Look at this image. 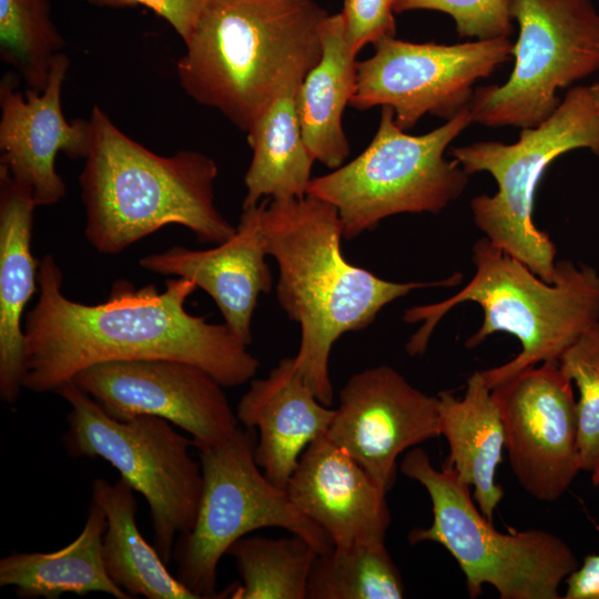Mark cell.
<instances>
[{"mask_svg": "<svg viewBox=\"0 0 599 599\" xmlns=\"http://www.w3.org/2000/svg\"><path fill=\"white\" fill-rule=\"evenodd\" d=\"M264 203L243 209L235 234L213 248L173 246L139 261L149 272L185 278L206 292L227 327L247 346L258 296L273 285L261 236Z\"/></svg>", "mask_w": 599, "mask_h": 599, "instance_id": "cell-18", "label": "cell"}, {"mask_svg": "<svg viewBox=\"0 0 599 599\" xmlns=\"http://www.w3.org/2000/svg\"><path fill=\"white\" fill-rule=\"evenodd\" d=\"M435 10L449 14L460 38L488 40L512 33L507 0H396L395 13Z\"/></svg>", "mask_w": 599, "mask_h": 599, "instance_id": "cell-30", "label": "cell"}, {"mask_svg": "<svg viewBox=\"0 0 599 599\" xmlns=\"http://www.w3.org/2000/svg\"><path fill=\"white\" fill-rule=\"evenodd\" d=\"M405 586L385 542L334 547L317 554L306 599H400Z\"/></svg>", "mask_w": 599, "mask_h": 599, "instance_id": "cell-27", "label": "cell"}, {"mask_svg": "<svg viewBox=\"0 0 599 599\" xmlns=\"http://www.w3.org/2000/svg\"><path fill=\"white\" fill-rule=\"evenodd\" d=\"M471 123L466 106L429 133L410 135L396 124L393 109L382 106L367 148L349 163L312 179L307 195L337 209L345 240L395 214L438 213L468 185L469 175L444 154Z\"/></svg>", "mask_w": 599, "mask_h": 599, "instance_id": "cell-8", "label": "cell"}, {"mask_svg": "<svg viewBox=\"0 0 599 599\" xmlns=\"http://www.w3.org/2000/svg\"><path fill=\"white\" fill-rule=\"evenodd\" d=\"M519 26L515 65L502 84L474 89L473 122L535 128L561 100L557 91L599 70V12L591 0H507Z\"/></svg>", "mask_w": 599, "mask_h": 599, "instance_id": "cell-11", "label": "cell"}, {"mask_svg": "<svg viewBox=\"0 0 599 599\" xmlns=\"http://www.w3.org/2000/svg\"><path fill=\"white\" fill-rule=\"evenodd\" d=\"M326 436L387 493L398 456L440 436L439 400L390 366L370 367L351 376L339 390Z\"/></svg>", "mask_w": 599, "mask_h": 599, "instance_id": "cell-15", "label": "cell"}, {"mask_svg": "<svg viewBox=\"0 0 599 599\" xmlns=\"http://www.w3.org/2000/svg\"><path fill=\"white\" fill-rule=\"evenodd\" d=\"M64 45L49 0H0V57L28 89H45L51 64Z\"/></svg>", "mask_w": 599, "mask_h": 599, "instance_id": "cell-28", "label": "cell"}, {"mask_svg": "<svg viewBox=\"0 0 599 599\" xmlns=\"http://www.w3.org/2000/svg\"><path fill=\"white\" fill-rule=\"evenodd\" d=\"M63 274L51 254L39 260L38 298L23 329V388L55 392L82 369L105 362L166 358L195 365L224 387L252 380L260 362L224 324L190 314L197 288L182 277L163 291L116 281L108 298L83 304L62 293Z\"/></svg>", "mask_w": 599, "mask_h": 599, "instance_id": "cell-1", "label": "cell"}, {"mask_svg": "<svg viewBox=\"0 0 599 599\" xmlns=\"http://www.w3.org/2000/svg\"><path fill=\"white\" fill-rule=\"evenodd\" d=\"M565 582V599H599V554L587 556Z\"/></svg>", "mask_w": 599, "mask_h": 599, "instance_id": "cell-33", "label": "cell"}, {"mask_svg": "<svg viewBox=\"0 0 599 599\" xmlns=\"http://www.w3.org/2000/svg\"><path fill=\"white\" fill-rule=\"evenodd\" d=\"M396 0H344L342 16L349 43L357 54L366 44L395 37Z\"/></svg>", "mask_w": 599, "mask_h": 599, "instance_id": "cell-31", "label": "cell"}, {"mask_svg": "<svg viewBox=\"0 0 599 599\" xmlns=\"http://www.w3.org/2000/svg\"><path fill=\"white\" fill-rule=\"evenodd\" d=\"M473 262L475 274L459 292L405 311V322H422L406 345L409 355L425 353L436 325L451 308L477 303L484 318L465 342L467 348L479 346L498 332L515 336L521 346L511 361L483 370L491 389L527 368L558 363L562 353L599 322V273L588 264L557 261L554 280L547 282L486 236L475 242Z\"/></svg>", "mask_w": 599, "mask_h": 599, "instance_id": "cell-5", "label": "cell"}, {"mask_svg": "<svg viewBox=\"0 0 599 599\" xmlns=\"http://www.w3.org/2000/svg\"><path fill=\"white\" fill-rule=\"evenodd\" d=\"M106 517L91 499L79 537L53 552H17L0 560V586L13 587L24 599H58L63 593L87 596L104 592L116 599H131L109 577L102 558Z\"/></svg>", "mask_w": 599, "mask_h": 599, "instance_id": "cell-23", "label": "cell"}, {"mask_svg": "<svg viewBox=\"0 0 599 599\" xmlns=\"http://www.w3.org/2000/svg\"><path fill=\"white\" fill-rule=\"evenodd\" d=\"M327 16L314 0H209L177 61L180 85L247 132L319 61Z\"/></svg>", "mask_w": 599, "mask_h": 599, "instance_id": "cell-3", "label": "cell"}, {"mask_svg": "<svg viewBox=\"0 0 599 599\" xmlns=\"http://www.w3.org/2000/svg\"><path fill=\"white\" fill-rule=\"evenodd\" d=\"M399 469L426 489L433 509L432 525L412 529L409 544L441 545L459 565L470 598L485 585L500 599L562 598L561 583L579 567L565 540L542 529L498 531L474 504L469 486L451 467L436 469L423 448L407 451Z\"/></svg>", "mask_w": 599, "mask_h": 599, "instance_id": "cell-6", "label": "cell"}, {"mask_svg": "<svg viewBox=\"0 0 599 599\" xmlns=\"http://www.w3.org/2000/svg\"><path fill=\"white\" fill-rule=\"evenodd\" d=\"M261 236L277 263V301L301 326L296 369L326 406L333 404L329 355L344 333L367 327L384 306L414 290L453 286L461 278L455 274L438 282L397 283L353 265L341 250L337 209L307 194L265 200Z\"/></svg>", "mask_w": 599, "mask_h": 599, "instance_id": "cell-2", "label": "cell"}, {"mask_svg": "<svg viewBox=\"0 0 599 599\" xmlns=\"http://www.w3.org/2000/svg\"><path fill=\"white\" fill-rule=\"evenodd\" d=\"M54 393L71 408L63 436L67 451L106 460L144 497L155 548L169 564L177 537L195 522L203 489L201 464L190 455L193 439L156 416L114 419L72 380Z\"/></svg>", "mask_w": 599, "mask_h": 599, "instance_id": "cell-10", "label": "cell"}, {"mask_svg": "<svg viewBox=\"0 0 599 599\" xmlns=\"http://www.w3.org/2000/svg\"><path fill=\"white\" fill-rule=\"evenodd\" d=\"M440 436L448 443L449 455L445 465L451 467L459 479L474 487V498L481 514L490 521L504 496L496 483L498 465L505 448V430L499 408L491 395L483 370L467 379L463 398L451 390H440Z\"/></svg>", "mask_w": 599, "mask_h": 599, "instance_id": "cell-21", "label": "cell"}, {"mask_svg": "<svg viewBox=\"0 0 599 599\" xmlns=\"http://www.w3.org/2000/svg\"><path fill=\"white\" fill-rule=\"evenodd\" d=\"M285 490L334 547L385 542L387 493L326 433L305 448Z\"/></svg>", "mask_w": 599, "mask_h": 599, "instance_id": "cell-17", "label": "cell"}, {"mask_svg": "<svg viewBox=\"0 0 599 599\" xmlns=\"http://www.w3.org/2000/svg\"><path fill=\"white\" fill-rule=\"evenodd\" d=\"M590 93L595 101L597 109L599 110V81L589 87Z\"/></svg>", "mask_w": 599, "mask_h": 599, "instance_id": "cell-34", "label": "cell"}, {"mask_svg": "<svg viewBox=\"0 0 599 599\" xmlns=\"http://www.w3.org/2000/svg\"><path fill=\"white\" fill-rule=\"evenodd\" d=\"M71 380L112 418L151 415L166 419L189 433L195 447L222 439L240 427L224 386L185 362H105L82 369Z\"/></svg>", "mask_w": 599, "mask_h": 599, "instance_id": "cell-14", "label": "cell"}, {"mask_svg": "<svg viewBox=\"0 0 599 599\" xmlns=\"http://www.w3.org/2000/svg\"><path fill=\"white\" fill-rule=\"evenodd\" d=\"M577 149L599 158V110L583 85L570 88L548 119L521 129L512 144L484 141L449 151L468 175L487 172L497 183L495 194L470 202L476 226L547 282L554 280L557 247L534 222L535 193L551 162Z\"/></svg>", "mask_w": 599, "mask_h": 599, "instance_id": "cell-7", "label": "cell"}, {"mask_svg": "<svg viewBox=\"0 0 599 599\" xmlns=\"http://www.w3.org/2000/svg\"><path fill=\"white\" fill-rule=\"evenodd\" d=\"M91 145L80 174L84 235L100 253L115 255L160 229L182 225L199 242L221 244L236 232L216 209V163L183 150L159 155L122 132L94 105Z\"/></svg>", "mask_w": 599, "mask_h": 599, "instance_id": "cell-4", "label": "cell"}, {"mask_svg": "<svg viewBox=\"0 0 599 599\" xmlns=\"http://www.w3.org/2000/svg\"><path fill=\"white\" fill-rule=\"evenodd\" d=\"M251 428L196 446L203 477L193 527L180 535L173 549L176 578L197 599L221 598L217 567L230 547L247 534L277 527L302 537L318 554L333 548L326 532L304 516L285 489L272 483L255 460Z\"/></svg>", "mask_w": 599, "mask_h": 599, "instance_id": "cell-9", "label": "cell"}, {"mask_svg": "<svg viewBox=\"0 0 599 599\" xmlns=\"http://www.w3.org/2000/svg\"><path fill=\"white\" fill-rule=\"evenodd\" d=\"M35 207L31 191L0 165V397L8 404L23 388V313L38 291L39 261L31 245Z\"/></svg>", "mask_w": 599, "mask_h": 599, "instance_id": "cell-20", "label": "cell"}, {"mask_svg": "<svg viewBox=\"0 0 599 599\" xmlns=\"http://www.w3.org/2000/svg\"><path fill=\"white\" fill-rule=\"evenodd\" d=\"M591 474H592V476H591L592 484L595 486H598L599 485V467Z\"/></svg>", "mask_w": 599, "mask_h": 599, "instance_id": "cell-35", "label": "cell"}, {"mask_svg": "<svg viewBox=\"0 0 599 599\" xmlns=\"http://www.w3.org/2000/svg\"><path fill=\"white\" fill-rule=\"evenodd\" d=\"M94 7L131 8L144 6L163 18L186 42L209 0H87Z\"/></svg>", "mask_w": 599, "mask_h": 599, "instance_id": "cell-32", "label": "cell"}, {"mask_svg": "<svg viewBox=\"0 0 599 599\" xmlns=\"http://www.w3.org/2000/svg\"><path fill=\"white\" fill-rule=\"evenodd\" d=\"M296 92L280 95L246 132L253 154L244 176L243 209L257 205L265 196L301 199L307 194L315 160L302 135Z\"/></svg>", "mask_w": 599, "mask_h": 599, "instance_id": "cell-25", "label": "cell"}, {"mask_svg": "<svg viewBox=\"0 0 599 599\" xmlns=\"http://www.w3.org/2000/svg\"><path fill=\"white\" fill-rule=\"evenodd\" d=\"M133 491L121 477L114 484L103 478L92 484L91 499L101 506L106 517L102 558L109 577L131 598L197 599L167 571L156 548L141 535Z\"/></svg>", "mask_w": 599, "mask_h": 599, "instance_id": "cell-24", "label": "cell"}, {"mask_svg": "<svg viewBox=\"0 0 599 599\" xmlns=\"http://www.w3.org/2000/svg\"><path fill=\"white\" fill-rule=\"evenodd\" d=\"M373 45L374 54L357 62L349 105L389 106L404 131L425 114L449 120L468 106L476 81L509 61L514 48L506 37L451 45L384 37Z\"/></svg>", "mask_w": 599, "mask_h": 599, "instance_id": "cell-12", "label": "cell"}, {"mask_svg": "<svg viewBox=\"0 0 599 599\" xmlns=\"http://www.w3.org/2000/svg\"><path fill=\"white\" fill-rule=\"evenodd\" d=\"M491 395L518 483L538 500H558L581 470L571 380L558 363H542L496 385Z\"/></svg>", "mask_w": 599, "mask_h": 599, "instance_id": "cell-13", "label": "cell"}, {"mask_svg": "<svg viewBox=\"0 0 599 599\" xmlns=\"http://www.w3.org/2000/svg\"><path fill=\"white\" fill-rule=\"evenodd\" d=\"M558 366L578 387L580 466L581 470L593 473L599 467V322L562 353Z\"/></svg>", "mask_w": 599, "mask_h": 599, "instance_id": "cell-29", "label": "cell"}, {"mask_svg": "<svg viewBox=\"0 0 599 599\" xmlns=\"http://www.w3.org/2000/svg\"><path fill=\"white\" fill-rule=\"evenodd\" d=\"M321 41L322 57L301 83L295 105L304 142L314 160L337 169L349 154L342 118L357 83V54L342 13L326 17Z\"/></svg>", "mask_w": 599, "mask_h": 599, "instance_id": "cell-22", "label": "cell"}, {"mask_svg": "<svg viewBox=\"0 0 599 599\" xmlns=\"http://www.w3.org/2000/svg\"><path fill=\"white\" fill-rule=\"evenodd\" d=\"M235 413L245 428L258 430L257 465L285 489L305 448L327 432L335 408L317 399L293 356L281 359L265 378L252 379Z\"/></svg>", "mask_w": 599, "mask_h": 599, "instance_id": "cell-19", "label": "cell"}, {"mask_svg": "<svg viewBox=\"0 0 599 599\" xmlns=\"http://www.w3.org/2000/svg\"><path fill=\"white\" fill-rule=\"evenodd\" d=\"M242 583L225 589L232 599H306L312 566L318 554L302 537H242L229 549Z\"/></svg>", "mask_w": 599, "mask_h": 599, "instance_id": "cell-26", "label": "cell"}, {"mask_svg": "<svg viewBox=\"0 0 599 599\" xmlns=\"http://www.w3.org/2000/svg\"><path fill=\"white\" fill-rule=\"evenodd\" d=\"M70 65L69 58L55 55L45 89H17L14 75L0 83V165L10 176L27 186L37 206L59 202L67 192L55 170L59 152L72 159H85L92 129L90 120L67 121L61 108V91Z\"/></svg>", "mask_w": 599, "mask_h": 599, "instance_id": "cell-16", "label": "cell"}]
</instances>
